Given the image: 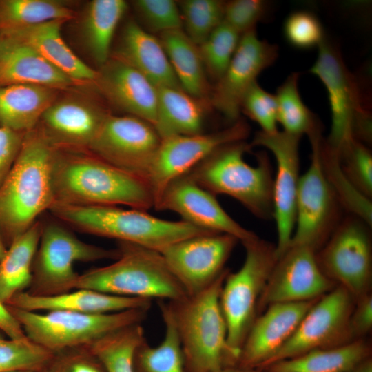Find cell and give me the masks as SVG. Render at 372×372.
<instances>
[{"label": "cell", "instance_id": "6da1fadb", "mask_svg": "<svg viewBox=\"0 0 372 372\" xmlns=\"http://www.w3.org/2000/svg\"><path fill=\"white\" fill-rule=\"evenodd\" d=\"M54 203L74 206L126 205L147 211L154 200L147 182L88 150L58 149L52 168Z\"/></svg>", "mask_w": 372, "mask_h": 372}, {"label": "cell", "instance_id": "7a4b0ae2", "mask_svg": "<svg viewBox=\"0 0 372 372\" xmlns=\"http://www.w3.org/2000/svg\"><path fill=\"white\" fill-rule=\"evenodd\" d=\"M56 150L38 127L25 134L18 156L0 186V238L6 247L54 203Z\"/></svg>", "mask_w": 372, "mask_h": 372}, {"label": "cell", "instance_id": "3957f363", "mask_svg": "<svg viewBox=\"0 0 372 372\" xmlns=\"http://www.w3.org/2000/svg\"><path fill=\"white\" fill-rule=\"evenodd\" d=\"M79 231L135 244L158 252L193 236L211 232L185 221L161 219L136 209L116 206H74L54 203L49 210Z\"/></svg>", "mask_w": 372, "mask_h": 372}, {"label": "cell", "instance_id": "277c9868", "mask_svg": "<svg viewBox=\"0 0 372 372\" xmlns=\"http://www.w3.org/2000/svg\"><path fill=\"white\" fill-rule=\"evenodd\" d=\"M226 271L199 293L169 301L186 372H216L236 365L227 345V329L220 305Z\"/></svg>", "mask_w": 372, "mask_h": 372}, {"label": "cell", "instance_id": "5b68a950", "mask_svg": "<svg viewBox=\"0 0 372 372\" xmlns=\"http://www.w3.org/2000/svg\"><path fill=\"white\" fill-rule=\"evenodd\" d=\"M251 148L245 141L224 145L187 174L213 195L229 196L258 218L268 219L273 217L272 167L265 153L257 154L256 166L248 164L244 155Z\"/></svg>", "mask_w": 372, "mask_h": 372}, {"label": "cell", "instance_id": "8992f818", "mask_svg": "<svg viewBox=\"0 0 372 372\" xmlns=\"http://www.w3.org/2000/svg\"><path fill=\"white\" fill-rule=\"evenodd\" d=\"M120 255L107 266L79 274L76 289L127 297L176 301L187 296L158 251L118 242Z\"/></svg>", "mask_w": 372, "mask_h": 372}, {"label": "cell", "instance_id": "52a82bcc", "mask_svg": "<svg viewBox=\"0 0 372 372\" xmlns=\"http://www.w3.org/2000/svg\"><path fill=\"white\" fill-rule=\"evenodd\" d=\"M7 307L26 337L52 353L90 346L118 329L141 323L149 310L140 308L93 314L64 310L39 313Z\"/></svg>", "mask_w": 372, "mask_h": 372}, {"label": "cell", "instance_id": "ba28073f", "mask_svg": "<svg viewBox=\"0 0 372 372\" xmlns=\"http://www.w3.org/2000/svg\"><path fill=\"white\" fill-rule=\"evenodd\" d=\"M118 249H106L79 239L61 221L41 222L39 245L34 258L28 293L53 296L76 289L79 274L76 262L117 259Z\"/></svg>", "mask_w": 372, "mask_h": 372}, {"label": "cell", "instance_id": "9c48e42d", "mask_svg": "<svg viewBox=\"0 0 372 372\" xmlns=\"http://www.w3.org/2000/svg\"><path fill=\"white\" fill-rule=\"evenodd\" d=\"M242 245L245 249L243 264L237 271L227 273L220 294L227 345L237 363L256 318L259 299L277 260L276 246L259 237Z\"/></svg>", "mask_w": 372, "mask_h": 372}, {"label": "cell", "instance_id": "30bf717a", "mask_svg": "<svg viewBox=\"0 0 372 372\" xmlns=\"http://www.w3.org/2000/svg\"><path fill=\"white\" fill-rule=\"evenodd\" d=\"M310 72L323 83L328 94L331 125L327 145L338 155L371 123L369 111L362 103L357 80L349 70L338 48L324 37Z\"/></svg>", "mask_w": 372, "mask_h": 372}, {"label": "cell", "instance_id": "8fae6325", "mask_svg": "<svg viewBox=\"0 0 372 372\" xmlns=\"http://www.w3.org/2000/svg\"><path fill=\"white\" fill-rule=\"evenodd\" d=\"M321 132L320 124L307 135L311 148V163L299 178L295 227L290 243L309 246L315 250L324 242L333 227L338 200L323 166Z\"/></svg>", "mask_w": 372, "mask_h": 372}, {"label": "cell", "instance_id": "7c38bea8", "mask_svg": "<svg viewBox=\"0 0 372 372\" xmlns=\"http://www.w3.org/2000/svg\"><path fill=\"white\" fill-rule=\"evenodd\" d=\"M355 299L336 286L313 304L295 332L260 369L308 351L340 346L351 341L349 322Z\"/></svg>", "mask_w": 372, "mask_h": 372}, {"label": "cell", "instance_id": "4fadbf2b", "mask_svg": "<svg viewBox=\"0 0 372 372\" xmlns=\"http://www.w3.org/2000/svg\"><path fill=\"white\" fill-rule=\"evenodd\" d=\"M249 132V125L238 119L215 132L162 138L147 177L154 200V208L172 182L189 172L220 147L245 141Z\"/></svg>", "mask_w": 372, "mask_h": 372}, {"label": "cell", "instance_id": "5bb4252c", "mask_svg": "<svg viewBox=\"0 0 372 372\" xmlns=\"http://www.w3.org/2000/svg\"><path fill=\"white\" fill-rule=\"evenodd\" d=\"M161 141L154 126L145 121L130 115L109 114L87 150L147 181Z\"/></svg>", "mask_w": 372, "mask_h": 372}, {"label": "cell", "instance_id": "9a60e30c", "mask_svg": "<svg viewBox=\"0 0 372 372\" xmlns=\"http://www.w3.org/2000/svg\"><path fill=\"white\" fill-rule=\"evenodd\" d=\"M366 225L357 217L345 219L316 254L324 274L355 300L369 293L371 280V246Z\"/></svg>", "mask_w": 372, "mask_h": 372}, {"label": "cell", "instance_id": "2e32d148", "mask_svg": "<svg viewBox=\"0 0 372 372\" xmlns=\"http://www.w3.org/2000/svg\"><path fill=\"white\" fill-rule=\"evenodd\" d=\"M238 240L229 234L209 233L178 241L160 253L187 296L199 293L225 271Z\"/></svg>", "mask_w": 372, "mask_h": 372}, {"label": "cell", "instance_id": "e0dca14e", "mask_svg": "<svg viewBox=\"0 0 372 372\" xmlns=\"http://www.w3.org/2000/svg\"><path fill=\"white\" fill-rule=\"evenodd\" d=\"M335 285L321 269L314 249L290 245L276 261L259 299L257 312L276 303L319 298Z\"/></svg>", "mask_w": 372, "mask_h": 372}, {"label": "cell", "instance_id": "ac0fdd59", "mask_svg": "<svg viewBox=\"0 0 372 372\" xmlns=\"http://www.w3.org/2000/svg\"><path fill=\"white\" fill-rule=\"evenodd\" d=\"M301 136L279 131H258L250 145L269 150L276 163L273 185V217L277 230L276 258L289 247L295 227L296 200L299 176V143Z\"/></svg>", "mask_w": 372, "mask_h": 372}, {"label": "cell", "instance_id": "d6986e66", "mask_svg": "<svg viewBox=\"0 0 372 372\" xmlns=\"http://www.w3.org/2000/svg\"><path fill=\"white\" fill-rule=\"evenodd\" d=\"M278 56V46L259 39L256 29L242 34L227 68L211 91V106L231 123L238 120L244 96Z\"/></svg>", "mask_w": 372, "mask_h": 372}, {"label": "cell", "instance_id": "ffe728a7", "mask_svg": "<svg viewBox=\"0 0 372 372\" xmlns=\"http://www.w3.org/2000/svg\"><path fill=\"white\" fill-rule=\"evenodd\" d=\"M154 208L176 212L183 221L211 232L231 235L242 243L258 237L233 219L214 195L196 183L187 174L166 187Z\"/></svg>", "mask_w": 372, "mask_h": 372}, {"label": "cell", "instance_id": "44dd1931", "mask_svg": "<svg viewBox=\"0 0 372 372\" xmlns=\"http://www.w3.org/2000/svg\"><path fill=\"white\" fill-rule=\"evenodd\" d=\"M108 115L92 101L67 97L46 110L38 128L58 149L87 150Z\"/></svg>", "mask_w": 372, "mask_h": 372}, {"label": "cell", "instance_id": "7402d4cb", "mask_svg": "<svg viewBox=\"0 0 372 372\" xmlns=\"http://www.w3.org/2000/svg\"><path fill=\"white\" fill-rule=\"evenodd\" d=\"M319 298L267 307L253 322L242 346L237 366L260 369L290 338Z\"/></svg>", "mask_w": 372, "mask_h": 372}, {"label": "cell", "instance_id": "603a6c76", "mask_svg": "<svg viewBox=\"0 0 372 372\" xmlns=\"http://www.w3.org/2000/svg\"><path fill=\"white\" fill-rule=\"evenodd\" d=\"M94 84L114 106L154 127L157 87L141 72L110 57L97 71Z\"/></svg>", "mask_w": 372, "mask_h": 372}, {"label": "cell", "instance_id": "cb8c5ba5", "mask_svg": "<svg viewBox=\"0 0 372 372\" xmlns=\"http://www.w3.org/2000/svg\"><path fill=\"white\" fill-rule=\"evenodd\" d=\"M66 21L52 20L23 28L0 32V37L25 44L64 72L78 85L94 83L97 71L81 61L61 34Z\"/></svg>", "mask_w": 372, "mask_h": 372}, {"label": "cell", "instance_id": "d4e9b609", "mask_svg": "<svg viewBox=\"0 0 372 372\" xmlns=\"http://www.w3.org/2000/svg\"><path fill=\"white\" fill-rule=\"evenodd\" d=\"M112 58L134 68L157 87H181L158 38L135 21L123 27Z\"/></svg>", "mask_w": 372, "mask_h": 372}, {"label": "cell", "instance_id": "484cf974", "mask_svg": "<svg viewBox=\"0 0 372 372\" xmlns=\"http://www.w3.org/2000/svg\"><path fill=\"white\" fill-rule=\"evenodd\" d=\"M152 300L112 295L87 289L47 297L26 291L13 296L6 305L30 311L64 310L85 313H107L132 309H149Z\"/></svg>", "mask_w": 372, "mask_h": 372}, {"label": "cell", "instance_id": "4316f807", "mask_svg": "<svg viewBox=\"0 0 372 372\" xmlns=\"http://www.w3.org/2000/svg\"><path fill=\"white\" fill-rule=\"evenodd\" d=\"M30 84L63 90L78 85L30 47L0 37V85Z\"/></svg>", "mask_w": 372, "mask_h": 372}, {"label": "cell", "instance_id": "83f0119b", "mask_svg": "<svg viewBox=\"0 0 372 372\" xmlns=\"http://www.w3.org/2000/svg\"><path fill=\"white\" fill-rule=\"evenodd\" d=\"M209 101L195 98L182 87H158L154 128L160 137L202 133Z\"/></svg>", "mask_w": 372, "mask_h": 372}, {"label": "cell", "instance_id": "f1b7e54d", "mask_svg": "<svg viewBox=\"0 0 372 372\" xmlns=\"http://www.w3.org/2000/svg\"><path fill=\"white\" fill-rule=\"evenodd\" d=\"M57 94L58 90L41 85H0V126L23 133L34 130Z\"/></svg>", "mask_w": 372, "mask_h": 372}, {"label": "cell", "instance_id": "f546056e", "mask_svg": "<svg viewBox=\"0 0 372 372\" xmlns=\"http://www.w3.org/2000/svg\"><path fill=\"white\" fill-rule=\"evenodd\" d=\"M158 39L181 87L195 98L209 101L211 92L198 46L183 29L163 32Z\"/></svg>", "mask_w": 372, "mask_h": 372}, {"label": "cell", "instance_id": "4dcf8cb0", "mask_svg": "<svg viewBox=\"0 0 372 372\" xmlns=\"http://www.w3.org/2000/svg\"><path fill=\"white\" fill-rule=\"evenodd\" d=\"M370 347L362 339L308 351L277 361L262 370L265 372H348L370 357Z\"/></svg>", "mask_w": 372, "mask_h": 372}, {"label": "cell", "instance_id": "1f68e13d", "mask_svg": "<svg viewBox=\"0 0 372 372\" xmlns=\"http://www.w3.org/2000/svg\"><path fill=\"white\" fill-rule=\"evenodd\" d=\"M41 231V221L37 220L8 247L0 261V299L6 304L13 296L30 287Z\"/></svg>", "mask_w": 372, "mask_h": 372}, {"label": "cell", "instance_id": "d6a6232c", "mask_svg": "<svg viewBox=\"0 0 372 372\" xmlns=\"http://www.w3.org/2000/svg\"><path fill=\"white\" fill-rule=\"evenodd\" d=\"M127 9L123 0H94L87 8L82 30L91 56L101 67L110 59L116 28Z\"/></svg>", "mask_w": 372, "mask_h": 372}, {"label": "cell", "instance_id": "836d02e7", "mask_svg": "<svg viewBox=\"0 0 372 372\" xmlns=\"http://www.w3.org/2000/svg\"><path fill=\"white\" fill-rule=\"evenodd\" d=\"M165 324L161 342L153 347L145 339L136 349L134 372H186L178 332L169 303L159 302Z\"/></svg>", "mask_w": 372, "mask_h": 372}, {"label": "cell", "instance_id": "e575fe53", "mask_svg": "<svg viewBox=\"0 0 372 372\" xmlns=\"http://www.w3.org/2000/svg\"><path fill=\"white\" fill-rule=\"evenodd\" d=\"M74 11L54 0L0 1V32L32 26L47 21L70 20Z\"/></svg>", "mask_w": 372, "mask_h": 372}, {"label": "cell", "instance_id": "d590c367", "mask_svg": "<svg viewBox=\"0 0 372 372\" xmlns=\"http://www.w3.org/2000/svg\"><path fill=\"white\" fill-rule=\"evenodd\" d=\"M145 339L141 323H137L112 332L88 347L106 372H134V354Z\"/></svg>", "mask_w": 372, "mask_h": 372}, {"label": "cell", "instance_id": "8d00e7d4", "mask_svg": "<svg viewBox=\"0 0 372 372\" xmlns=\"http://www.w3.org/2000/svg\"><path fill=\"white\" fill-rule=\"evenodd\" d=\"M299 73L293 72L278 87L277 119L283 131L298 136L309 134L320 121L305 105L298 90Z\"/></svg>", "mask_w": 372, "mask_h": 372}, {"label": "cell", "instance_id": "74e56055", "mask_svg": "<svg viewBox=\"0 0 372 372\" xmlns=\"http://www.w3.org/2000/svg\"><path fill=\"white\" fill-rule=\"evenodd\" d=\"M321 153L324 169L338 200L368 226L372 223L370 198L363 194L343 172L338 156L331 150L322 138Z\"/></svg>", "mask_w": 372, "mask_h": 372}, {"label": "cell", "instance_id": "f35d334b", "mask_svg": "<svg viewBox=\"0 0 372 372\" xmlns=\"http://www.w3.org/2000/svg\"><path fill=\"white\" fill-rule=\"evenodd\" d=\"M186 35L197 45L223 21L225 1L183 0L177 1Z\"/></svg>", "mask_w": 372, "mask_h": 372}, {"label": "cell", "instance_id": "ab89813d", "mask_svg": "<svg viewBox=\"0 0 372 372\" xmlns=\"http://www.w3.org/2000/svg\"><path fill=\"white\" fill-rule=\"evenodd\" d=\"M241 35L223 21L198 49L207 74L216 82L227 68Z\"/></svg>", "mask_w": 372, "mask_h": 372}, {"label": "cell", "instance_id": "60d3db41", "mask_svg": "<svg viewBox=\"0 0 372 372\" xmlns=\"http://www.w3.org/2000/svg\"><path fill=\"white\" fill-rule=\"evenodd\" d=\"M52 354L28 338L13 340L0 331V372L40 371Z\"/></svg>", "mask_w": 372, "mask_h": 372}, {"label": "cell", "instance_id": "b9f144b4", "mask_svg": "<svg viewBox=\"0 0 372 372\" xmlns=\"http://www.w3.org/2000/svg\"><path fill=\"white\" fill-rule=\"evenodd\" d=\"M134 8L147 32L159 34L182 29L183 22L177 1L173 0H136Z\"/></svg>", "mask_w": 372, "mask_h": 372}, {"label": "cell", "instance_id": "7bdbcfd3", "mask_svg": "<svg viewBox=\"0 0 372 372\" xmlns=\"http://www.w3.org/2000/svg\"><path fill=\"white\" fill-rule=\"evenodd\" d=\"M341 168L351 182L366 196L372 195V156L358 139L339 153Z\"/></svg>", "mask_w": 372, "mask_h": 372}, {"label": "cell", "instance_id": "ee69618b", "mask_svg": "<svg viewBox=\"0 0 372 372\" xmlns=\"http://www.w3.org/2000/svg\"><path fill=\"white\" fill-rule=\"evenodd\" d=\"M277 101L275 94L265 90L256 81L243 97L240 112L256 122L261 130L274 133L278 130Z\"/></svg>", "mask_w": 372, "mask_h": 372}, {"label": "cell", "instance_id": "f6af8a7d", "mask_svg": "<svg viewBox=\"0 0 372 372\" xmlns=\"http://www.w3.org/2000/svg\"><path fill=\"white\" fill-rule=\"evenodd\" d=\"M39 372H106L88 346L65 349L52 353Z\"/></svg>", "mask_w": 372, "mask_h": 372}, {"label": "cell", "instance_id": "bcb514c9", "mask_svg": "<svg viewBox=\"0 0 372 372\" xmlns=\"http://www.w3.org/2000/svg\"><path fill=\"white\" fill-rule=\"evenodd\" d=\"M284 32L292 45L302 49L318 47L325 37L319 19L307 11L291 14L285 21Z\"/></svg>", "mask_w": 372, "mask_h": 372}, {"label": "cell", "instance_id": "7dc6e473", "mask_svg": "<svg viewBox=\"0 0 372 372\" xmlns=\"http://www.w3.org/2000/svg\"><path fill=\"white\" fill-rule=\"evenodd\" d=\"M266 8V3L261 0L229 1L225 3L223 21L242 35L256 29Z\"/></svg>", "mask_w": 372, "mask_h": 372}, {"label": "cell", "instance_id": "c3c4849f", "mask_svg": "<svg viewBox=\"0 0 372 372\" xmlns=\"http://www.w3.org/2000/svg\"><path fill=\"white\" fill-rule=\"evenodd\" d=\"M25 134L0 126V186L18 156Z\"/></svg>", "mask_w": 372, "mask_h": 372}, {"label": "cell", "instance_id": "681fc988", "mask_svg": "<svg viewBox=\"0 0 372 372\" xmlns=\"http://www.w3.org/2000/svg\"><path fill=\"white\" fill-rule=\"evenodd\" d=\"M372 327V296L369 293L355 300L349 329L352 340L362 339Z\"/></svg>", "mask_w": 372, "mask_h": 372}, {"label": "cell", "instance_id": "f907efd6", "mask_svg": "<svg viewBox=\"0 0 372 372\" xmlns=\"http://www.w3.org/2000/svg\"><path fill=\"white\" fill-rule=\"evenodd\" d=\"M0 331L13 340L28 338L17 320L10 313L7 305L0 299Z\"/></svg>", "mask_w": 372, "mask_h": 372}, {"label": "cell", "instance_id": "816d5d0a", "mask_svg": "<svg viewBox=\"0 0 372 372\" xmlns=\"http://www.w3.org/2000/svg\"><path fill=\"white\" fill-rule=\"evenodd\" d=\"M348 372H372V360L369 357Z\"/></svg>", "mask_w": 372, "mask_h": 372}, {"label": "cell", "instance_id": "f5cc1de1", "mask_svg": "<svg viewBox=\"0 0 372 372\" xmlns=\"http://www.w3.org/2000/svg\"><path fill=\"white\" fill-rule=\"evenodd\" d=\"M216 372H262V371L259 370L258 371L256 369H245V368L240 367L237 365H234V366H227L223 367Z\"/></svg>", "mask_w": 372, "mask_h": 372}, {"label": "cell", "instance_id": "db71d44e", "mask_svg": "<svg viewBox=\"0 0 372 372\" xmlns=\"http://www.w3.org/2000/svg\"><path fill=\"white\" fill-rule=\"evenodd\" d=\"M6 250H7V247H6V245H4V243L2 241L1 238H0V261L1 260L3 257L4 256L6 252Z\"/></svg>", "mask_w": 372, "mask_h": 372}, {"label": "cell", "instance_id": "11a10c76", "mask_svg": "<svg viewBox=\"0 0 372 372\" xmlns=\"http://www.w3.org/2000/svg\"><path fill=\"white\" fill-rule=\"evenodd\" d=\"M10 372H39V371H30V370H22V371H10Z\"/></svg>", "mask_w": 372, "mask_h": 372}]
</instances>
